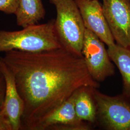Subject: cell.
Masks as SVG:
<instances>
[{"mask_svg": "<svg viewBox=\"0 0 130 130\" xmlns=\"http://www.w3.org/2000/svg\"><path fill=\"white\" fill-rule=\"evenodd\" d=\"M0 57L13 73L24 102L21 130H36L79 89L100 86L84 58L62 48L37 53L12 50Z\"/></svg>", "mask_w": 130, "mask_h": 130, "instance_id": "cell-1", "label": "cell"}, {"mask_svg": "<svg viewBox=\"0 0 130 130\" xmlns=\"http://www.w3.org/2000/svg\"><path fill=\"white\" fill-rule=\"evenodd\" d=\"M55 19L28 26L18 31L0 30V53L12 50L37 53L62 48L56 36Z\"/></svg>", "mask_w": 130, "mask_h": 130, "instance_id": "cell-2", "label": "cell"}, {"mask_svg": "<svg viewBox=\"0 0 130 130\" xmlns=\"http://www.w3.org/2000/svg\"><path fill=\"white\" fill-rule=\"evenodd\" d=\"M56 10L55 30L61 47L83 57L82 49L86 28L75 0H50Z\"/></svg>", "mask_w": 130, "mask_h": 130, "instance_id": "cell-3", "label": "cell"}, {"mask_svg": "<svg viewBox=\"0 0 130 130\" xmlns=\"http://www.w3.org/2000/svg\"><path fill=\"white\" fill-rule=\"evenodd\" d=\"M96 122L107 130H130V99L122 94L110 96L93 88Z\"/></svg>", "mask_w": 130, "mask_h": 130, "instance_id": "cell-4", "label": "cell"}, {"mask_svg": "<svg viewBox=\"0 0 130 130\" xmlns=\"http://www.w3.org/2000/svg\"><path fill=\"white\" fill-rule=\"evenodd\" d=\"M82 55L88 71L95 81L102 82L115 74L114 66L104 43L94 33L86 28Z\"/></svg>", "mask_w": 130, "mask_h": 130, "instance_id": "cell-5", "label": "cell"}, {"mask_svg": "<svg viewBox=\"0 0 130 130\" xmlns=\"http://www.w3.org/2000/svg\"><path fill=\"white\" fill-rule=\"evenodd\" d=\"M103 11L117 44L130 49V0H102Z\"/></svg>", "mask_w": 130, "mask_h": 130, "instance_id": "cell-6", "label": "cell"}, {"mask_svg": "<svg viewBox=\"0 0 130 130\" xmlns=\"http://www.w3.org/2000/svg\"><path fill=\"white\" fill-rule=\"evenodd\" d=\"M77 91L42 121L36 130H91V123L79 120L76 115L75 101Z\"/></svg>", "mask_w": 130, "mask_h": 130, "instance_id": "cell-7", "label": "cell"}, {"mask_svg": "<svg viewBox=\"0 0 130 130\" xmlns=\"http://www.w3.org/2000/svg\"><path fill=\"white\" fill-rule=\"evenodd\" d=\"M85 28L94 33L107 46L115 43L98 0H75Z\"/></svg>", "mask_w": 130, "mask_h": 130, "instance_id": "cell-8", "label": "cell"}, {"mask_svg": "<svg viewBox=\"0 0 130 130\" xmlns=\"http://www.w3.org/2000/svg\"><path fill=\"white\" fill-rule=\"evenodd\" d=\"M0 69L4 75L6 90L2 113L9 121L12 130H21L24 102L17 87L14 75L0 57Z\"/></svg>", "mask_w": 130, "mask_h": 130, "instance_id": "cell-9", "label": "cell"}, {"mask_svg": "<svg viewBox=\"0 0 130 130\" xmlns=\"http://www.w3.org/2000/svg\"><path fill=\"white\" fill-rule=\"evenodd\" d=\"M14 14L17 25L24 28L37 24L44 19L45 11L42 0H19Z\"/></svg>", "mask_w": 130, "mask_h": 130, "instance_id": "cell-10", "label": "cell"}, {"mask_svg": "<svg viewBox=\"0 0 130 130\" xmlns=\"http://www.w3.org/2000/svg\"><path fill=\"white\" fill-rule=\"evenodd\" d=\"M107 52L112 61L121 73L123 81V93L130 99V49L115 43L108 46Z\"/></svg>", "mask_w": 130, "mask_h": 130, "instance_id": "cell-11", "label": "cell"}, {"mask_svg": "<svg viewBox=\"0 0 130 130\" xmlns=\"http://www.w3.org/2000/svg\"><path fill=\"white\" fill-rule=\"evenodd\" d=\"M93 87L78 89L75 101L76 114L79 120L93 124L96 122V109L93 97Z\"/></svg>", "mask_w": 130, "mask_h": 130, "instance_id": "cell-12", "label": "cell"}, {"mask_svg": "<svg viewBox=\"0 0 130 130\" xmlns=\"http://www.w3.org/2000/svg\"><path fill=\"white\" fill-rule=\"evenodd\" d=\"M19 0H0V11L6 14H15Z\"/></svg>", "mask_w": 130, "mask_h": 130, "instance_id": "cell-13", "label": "cell"}, {"mask_svg": "<svg viewBox=\"0 0 130 130\" xmlns=\"http://www.w3.org/2000/svg\"><path fill=\"white\" fill-rule=\"evenodd\" d=\"M6 84L4 75L0 69V111L2 108L5 98Z\"/></svg>", "mask_w": 130, "mask_h": 130, "instance_id": "cell-14", "label": "cell"}, {"mask_svg": "<svg viewBox=\"0 0 130 130\" xmlns=\"http://www.w3.org/2000/svg\"><path fill=\"white\" fill-rule=\"evenodd\" d=\"M0 130H12L9 121L0 111Z\"/></svg>", "mask_w": 130, "mask_h": 130, "instance_id": "cell-15", "label": "cell"}]
</instances>
